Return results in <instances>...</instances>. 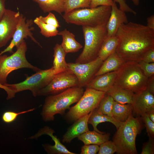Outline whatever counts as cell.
Instances as JSON below:
<instances>
[{
    "mask_svg": "<svg viewBox=\"0 0 154 154\" xmlns=\"http://www.w3.org/2000/svg\"><path fill=\"white\" fill-rule=\"evenodd\" d=\"M0 88L4 89L7 92V99L13 98L15 97L16 93L9 87L0 83Z\"/></svg>",
    "mask_w": 154,
    "mask_h": 154,
    "instance_id": "obj_42",
    "label": "cell"
},
{
    "mask_svg": "<svg viewBox=\"0 0 154 154\" xmlns=\"http://www.w3.org/2000/svg\"><path fill=\"white\" fill-rule=\"evenodd\" d=\"M35 109V108H33L19 112L11 111H6L3 113L2 116V119L5 123H10L14 121L19 115L32 111Z\"/></svg>",
    "mask_w": 154,
    "mask_h": 154,
    "instance_id": "obj_32",
    "label": "cell"
},
{
    "mask_svg": "<svg viewBox=\"0 0 154 154\" xmlns=\"http://www.w3.org/2000/svg\"><path fill=\"white\" fill-rule=\"evenodd\" d=\"M148 78L137 62L127 61L117 71L114 84L137 94L146 90Z\"/></svg>",
    "mask_w": 154,
    "mask_h": 154,
    "instance_id": "obj_5",
    "label": "cell"
},
{
    "mask_svg": "<svg viewBox=\"0 0 154 154\" xmlns=\"http://www.w3.org/2000/svg\"><path fill=\"white\" fill-rule=\"evenodd\" d=\"M44 13L54 11L61 14L64 12V0H33Z\"/></svg>",
    "mask_w": 154,
    "mask_h": 154,
    "instance_id": "obj_27",
    "label": "cell"
},
{
    "mask_svg": "<svg viewBox=\"0 0 154 154\" xmlns=\"http://www.w3.org/2000/svg\"><path fill=\"white\" fill-rule=\"evenodd\" d=\"M114 2L113 0H90L89 8H95L100 6H111Z\"/></svg>",
    "mask_w": 154,
    "mask_h": 154,
    "instance_id": "obj_38",
    "label": "cell"
},
{
    "mask_svg": "<svg viewBox=\"0 0 154 154\" xmlns=\"http://www.w3.org/2000/svg\"><path fill=\"white\" fill-rule=\"evenodd\" d=\"M117 71L95 76L86 87L107 92L114 85Z\"/></svg>",
    "mask_w": 154,
    "mask_h": 154,
    "instance_id": "obj_18",
    "label": "cell"
},
{
    "mask_svg": "<svg viewBox=\"0 0 154 154\" xmlns=\"http://www.w3.org/2000/svg\"><path fill=\"white\" fill-rule=\"evenodd\" d=\"M138 63L141 69L147 78L154 75V62L147 63L142 60Z\"/></svg>",
    "mask_w": 154,
    "mask_h": 154,
    "instance_id": "obj_34",
    "label": "cell"
},
{
    "mask_svg": "<svg viewBox=\"0 0 154 154\" xmlns=\"http://www.w3.org/2000/svg\"><path fill=\"white\" fill-rule=\"evenodd\" d=\"M53 68L56 74L68 70L65 61L66 54L60 44L57 43L53 48Z\"/></svg>",
    "mask_w": 154,
    "mask_h": 154,
    "instance_id": "obj_25",
    "label": "cell"
},
{
    "mask_svg": "<svg viewBox=\"0 0 154 154\" xmlns=\"http://www.w3.org/2000/svg\"><path fill=\"white\" fill-rule=\"evenodd\" d=\"M118 44V40L116 35L107 37L102 45L98 57L104 61L109 56L115 52Z\"/></svg>",
    "mask_w": 154,
    "mask_h": 154,
    "instance_id": "obj_26",
    "label": "cell"
},
{
    "mask_svg": "<svg viewBox=\"0 0 154 154\" xmlns=\"http://www.w3.org/2000/svg\"><path fill=\"white\" fill-rule=\"evenodd\" d=\"M91 113L92 112L75 121L63 135V142L70 143L74 139L89 130L88 120Z\"/></svg>",
    "mask_w": 154,
    "mask_h": 154,
    "instance_id": "obj_17",
    "label": "cell"
},
{
    "mask_svg": "<svg viewBox=\"0 0 154 154\" xmlns=\"http://www.w3.org/2000/svg\"><path fill=\"white\" fill-rule=\"evenodd\" d=\"M38 18L44 23L50 25L57 28L60 27L59 23L54 15L51 12L46 16H40Z\"/></svg>",
    "mask_w": 154,
    "mask_h": 154,
    "instance_id": "obj_35",
    "label": "cell"
},
{
    "mask_svg": "<svg viewBox=\"0 0 154 154\" xmlns=\"http://www.w3.org/2000/svg\"><path fill=\"white\" fill-rule=\"evenodd\" d=\"M100 147L95 144L84 145L81 149V154H96L98 152Z\"/></svg>",
    "mask_w": 154,
    "mask_h": 154,
    "instance_id": "obj_37",
    "label": "cell"
},
{
    "mask_svg": "<svg viewBox=\"0 0 154 154\" xmlns=\"http://www.w3.org/2000/svg\"><path fill=\"white\" fill-rule=\"evenodd\" d=\"M141 154H154V143L153 138L149 137L148 141L143 145Z\"/></svg>",
    "mask_w": 154,
    "mask_h": 154,
    "instance_id": "obj_36",
    "label": "cell"
},
{
    "mask_svg": "<svg viewBox=\"0 0 154 154\" xmlns=\"http://www.w3.org/2000/svg\"><path fill=\"white\" fill-rule=\"evenodd\" d=\"M110 135L109 133L102 134L94 130L93 131L89 130L78 136V138L84 145L95 144L100 146L109 140Z\"/></svg>",
    "mask_w": 154,
    "mask_h": 154,
    "instance_id": "obj_23",
    "label": "cell"
},
{
    "mask_svg": "<svg viewBox=\"0 0 154 154\" xmlns=\"http://www.w3.org/2000/svg\"><path fill=\"white\" fill-rule=\"evenodd\" d=\"M133 108L131 104H121L114 101L112 111V116L121 122H125L133 115Z\"/></svg>",
    "mask_w": 154,
    "mask_h": 154,
    "instance_id": "obj_24",
    "label": "cell"
},
{
    "mask_svg": "<svg viewBox=\"0 0 154 154\" xmlns=\"http://www.w3.org/2000/svg\"><path fill=\"white\" fill-rule=\"evenodd\" d=\"M149 118L154 122V110L147 113Z\"/></svg>",
    "mask_w": 154,
    "mask_h": 154,
    "instance_id": "obj_45",
    "label": "cell"
},
{
    "mask_svg": "<svg viewBox=\"0 0 154 154\" xmlns=\"http://www.w3.org/2000/svg\"><path fill=\"white\" fill-rule=\"evenodd\" d=\"M75 87H78V79L68 70L56 74L46 86L39 91L37 96L55 95Z\"/></svg>",
    "mask_w": 154,
    "mask_h": 154,
    "instance_id": "obj_10",
    "label": "cell"
},
{
    "mask_svg": "<svg viewBox=\"0 0 154 154\" xmlns=\"http://www.w3.org/2000/svg\"><path fill=\"white\" fill-rule=\"evenodd\" d=\"M142 60L147 63L154 62V48L150 49L145 53Z\"/></svg>",
    "mask_w": 154,
    "mask_h": 154,
    "instance_id": "obj_40",
    "label": "cell"
},
{
    "mask_svg": "<svg viewBox=\"0 0 154 154\" xmlns=\"http://www.w3.org/2000/svg\"><path fill=\"white\" fill-rule=\"evenodd\" d=\"M84 92L83 88L75 87L46 98L41 115L45 121H53L56 114H64L72 104L77 102Z\"/></svg>",
    "mask_w": 154,
    "mask_h": 154,
    "instance_id": "obj_2",
    "label": "cell"
},
{
    "mask_svg": "<svg viewBox=\"0 0 154 154\" xmlns=\"http://www.w3.org/2000/svg\"><path fill=\"white\" fill-rule=\"evenodd\" d=\"M134 113L137 116H141L154 110V94L145 90L135 94L131 104Z\"/></svg>",
    "mask_w": 154,
    "mask_h": 154,
    "instance_id": "obj_14",
    "label": "cell"
},
{
    "mask_svg": "<svg viewBox=\"0 0 154 154\" xmlns=\"http://www.w3.org/2000/svg\"><path fill=\"white\" fill-rule=\"evenodd\" d=\"M111 7L110 15L106 25L108 37L116 35L120 26L129 22L125 12L118 8L116 3Z\"/></svg>",
    "mask_w": 154,
    "mask_h": 154,
    "instance_id": "obj_15",
    "label": "cell"
},
{
    "mask_svg": "<svg viewBox=\"0 0 154 154\" xmlns=\"http://www.w3.org/2000/svg\"><path fill=\"white\" fill-rule=\"evenodd\" d=\"M105 122L111 123L115 126L117 129L123 123L117 121L112 116L102 114L96 108L92 112L88 120V124L92 125L94 130L100 133L104 134L105 133L99 131L97 129V126L99 124Z\"/></svg>",
    "mask_w": 154,
    "mask_h": 154,
    "instance_id": "obj_22",
    "label": "cell"
},
{
    "mask_svg": "<svg viewBox=\"0 0 154 154\" xmlns=\"http://www.w3.org/2000/svg\"><path fill=\"white\" fill-rule=\"evenodd\" d=\"M99 147L98 154H113L117 151L115 145L111 141L105 142L100 145Z\"/></svg>",
    "mask_w": 154,
    "mask_h": 154,
    "instance_id": "obj_31",
    "label": "cell"
},
{
    "mask_svg": "<svg viewBox=\"0 0 154 154\" xmlns=\"http://www.w3.org/2000/svg\"><path fill=\"white\" fill-rule=\"evenodd\" d=\"M147 25L148 27L154 31V15H153L147 18Z\"/></svg>",
    "mask_w": 154,
    "mask_h": 154,
    "instance_id": "obj_43",
    "label": "cell"
},
{
    "mask_svg": "<svg viewBox=\"0 0 154 154\" xmlns=\"http://www.w3.org/2000/svg\"><path fill=\"white\" fill-rule=\"evenodd\" d=\"M103 61L98 57L95 60L87 63H67V66L68 70L76 77L78 87L83 88L95 77Z\"/></svg>",
    "mask_w": 154,
    "mask_h": 154,
    "instance_id": "obj_11",
    "label": "cell"
},
{
    "mask_svg": "<svg viewBox=\"0 0 154 154\" xmlns=\"http://www.w3.org/2000/svg\"><path fill=\"white\" fill-rule=\"evenodd\" d=\"M34 24L32 19H26L25 16L21 14L19 20L16 30L9 46L0 53V55L4 53L13 52L15 47H17L24 40L29 37L35 43L41 46L40 43L33 36L32 31L34 29L33 25Z\"/></svg>",
    "mask_w": 154,
    "mask_h": 154,
    "instance_id": "obj_12",
    "label": "cell"
},
{
    "mask_svg": "<svg viewBox=\"0 0 154 154\" xmlns=\"http://www.w3.org/2000/svg\"><path fill=\"white\" fill-rule=\"evenodd\" d=\"M90 0H64V12L67 13L74 9L89 8Z\"/></svg>",
    "mask_w": 154,
    "mask_h": 154,
    "instance_id": "obj_29",
    "label": "cell"
},
{
    "mask_svg": "<svg viewBox=\"0 0 154 154\" xmlns=\"http://www.w3.org/2000/svg\"><path fill=\"white\" fill-rule=\"evenodd\" d=\"M5 0H0V20L2 18L6 9Z\"/></svg>",
    "mask_w": 154,
    "mask_h": 154,
    "instance_id": "obj_44",
    "label": "cell"
},
{
    "mask_svg": "<svg viewBox=\"0 0 154 154\" xmlns=\"http://www.w3.org/2000/svg\"><path fill=\"white\" fill-rule=\"evenodd\" d=\"M133 4L136 5L138 6L139 4V0H131Z\"/></svg>",
    "mask_w": 154,
    "mask_h": 154,
    "instance_id": "obj_46",
    "label": "cell"
},
{
    "mask_svg": "<svg viewBox=\"0 0 154 154\" xmlns=\"http://www.w3.org/2000/svg\"><path fill=\"white\" fill-rule=\"evenodd\" d=\"M116 36L118 44L115 53L126 62L142 60L148 50L154 48V31L132 22L122 24Z\"/></svg>",
    "mask_w": 154,
    "mask_h": 154,
    "instance_id": "obj_1",
    "label": "cell"
},
{
    "mask_svg": "<svg viewBox=\"0 0 154 154\" xmlns=\"http://www.w3.org/2000/svg\"><path fill=\"white\" fill-rule=\"evenodd\" d=\"M115 3L119 4V9L125 12H129L136 15L137 13L131 8L126 3L125 0H113Z\"/></svg>",
    "mask_w": 154,
    "mask_h": 154,
    "instance_id": "obj_39",
    "label": "cell"
},
{
    "mask_svg": "<svg viewBox=\"0 0 154 154\" xmlns=\"http://www.w3.org/2000/svg\"><path fill=\"white\" fill-rule=\"evenodd\" d=\"M106 92L89 88L74 106L70 108L66 115L68 121H75L96 108Z\"/></svg>",
    "mask_w": 154,
    "mask_h": 154,
    "instance_id": "obj_8",
    "label": "cell"
},
{
    "mask_svg": "<svg viewBox=\"0 0 154 154\" xmlns=\"http://www.w3.org/2000/svg\"><path fill=\"white\" fill-rule=\"evenodd\" d=\"M111 96L114 101L121 104H132L135 94L133 92L115 85L106 92Z\"/></svg>",
    "mask_w": 154,
    "mask_h": 154,
    "instance_id": "obj_19",
    "label": "cell"
},
{
    "mask_svg": "<svg viewBox=\"0 0 154 154\" xmlns=\"http://www.w3.org/2000/svg\"><path fill=\"white\" fill-rule=\"evenodd\" d=\"M146 90L154 94V75L148 78Z\"/></svg>",
    "mask_w": 154,
    "mask_h": 154,
    "instance_id": "obj_41",
    "label": "cell"
},
{
    "mask_svg": "<svg viewBox=\"0 0 154 154\" xmlns=\"http://www.w3.org/2000/svg\"><path fill=\"white\" fill-rule=\"evenodd\" d=\"M143 123L140 117H135L132 115L117 129L112 141L116 147L117 153H137L136 138L143 129Z\"/></svg>",
    "mask_w": 154,
    "mask_h": 154,
    "instance_id": "obj_3",
    "label": "cell"
},
{
    "mask_svg": "<svg viewBox=\"0 0 154 154\" xmlns=\"http://www.w3.org/2000/svg\"><path fill=\"white\" fill-rule=\"evenodd\" d=\"M56 74L52 66L48 69L40 70L21 82L15 84L6 83L5 85L9 87L16 93L30 90L33 95L36 96L39 91L46 86Z\"/></svg>",
    "mask_w": 154,
    "mask_h": 154,
    "instance_id": "obj_9",
    "label": "cell"
},
{
    "mask_svg": "<svg viewBox=\"0 0 154 154\" xmlns=\"http://www.w3.org/2000/svg\"><path fill=\"white\" fill-rule=\"evenodd\" d=\"M21 13L6 9L0 20V48L6 45L12 38L16 30Z\"/></svg>",
    "mask_w": 154,
    "mask_h": 154,
    "instance_id": "obj_13",
    "label": "cell"
},
{
    "mask_svg": "<svg viewBox=\"0 0 154 154\" xmlns=\"http://www.w3.org/2000/svg\"><path fill=\"white\" fill-rule=\"evenodd\" d=\"M125 62L115 52L103 61L95 76L107 73L117 71Z\"/></svg>",
    "mask_w": 154,
    "mask_h": 154,
    "instance_id": "obj_20",
    "label": "cell"
},
{
    "mask_svg": "<svg viewBox=\"0 0 154 154\" xmlns=\"http://www.w3.org/2000/svg\"><path fill=\"white\" fill-rule=\"evenodd\" d=\"M33 22L40 29L41 34L45 37H49L58 35L59 31L57 28L44 23L40 20L38 17L33 20Z\"/></svg>",
    "mask_w": 154,
    "mask_h": 154,
    "instance_id": "obj_28",
    "label": "cell"
},
{
    "mask_svg": "<svg viewBox=\"0 0 154 154\" xmlns=\"http://www.w3.org/2000/svg\"><path fill=\"white\" fill-rule=\"evenodd\" d=\"M62 36L61 45L66 54L78 51L83 46L75 39V35L66 29L59 32L58 35Z\"/></svg>",
    "mask_w": 154,
    "mask_h": 154,
    "instance_id": "obj_21",
    "label": "cell"
},
{
    "mask_svg": "<svg viewBox=\"0 0 154 154\" xmlns=\"http://www.w3.org/2000/svg\"><path fill=\"white\" fill-rule=\"evenodd\" d=\"M140 117L144 124L149 137L154 138V122L149 118L147 113L144 114Z\"/></svg>",
    "mask_w": 154,
    "mask_h": 154,
    "instance_id": "obj_33",
    "label": "cell"
},
{
    "mask_svg": "<svg viewBox=\"0 0 154 154\" xmlns=\"http://www.w3.org/2000/svg\"><path fill=\"white\" fill-rule=\"evenodd\" d=\"M114 101L111 96L106 94L96 108L102 114L112 116V111Z\"/></svg>",
    "mask_w": 154,
    "mask_h": 154,
    "instance_id": "obj_30",
    "label": "cell"
},
{
    "mask_svg": "<svg viewBox=\"0 0 154 154\" xmlns=\"http://www.w3.org/2000/svg\"><path fill=\"white\" fill-rule=\"evenodd\" d=\"M54 131L48 126H45L41 129L33 136L30 137L31 139H37L43 135H48L54 142V145H51L49 144L44 145L46 151L48 153L54 154H75V153L69 151L60 142V139L53 134Z\"/></svg>",
    "mask_w": 154,
    "mask_h": 154,
    "instance_id": "obj_16",
    "label": "cell"
},
{
    "mask_svg": "<svg viewBox=\"0 0 154 154\" xmlns=\"http://www.w3.org/2000/svg\"><path fill=\"white\" fill-rule=\"evenodd\" d=\"M111 10V6H107L78 9L64 13L62 17L65 21L68 23L96 27L106 25Z\"/></svg>",
    "mask_w": 154,
    "mask_h": 154,
    "instance_id": "obj_4",
    "label": "cell"
},
{
    "mask_svg": "<svg viewBox=\"0 0 154 154\" xmlns=\"http://www.w3.org/2000/svg\"><path fill=\"white\" fill-rule=\"evenodd\" d=\"M84 45L75 62L87 63L97 58L102 45L107 37L106 25L92 27L82 26Z\"/></svg>",
    "mask_w": 154,
    "mask_h": 154,
    "instance_id": "obj_6",
    "label": "cell"
},
{
    "mask_svg": "<svg viewBox=\"0 0 154 154\" xmlns=\"http://www.w3.org/2000/svg\"><path fill=\"white\" fill-rule=\"evenodd\" d=\"M27 47L24 40L17 47L16 51L8 56L0 55V83L4 85L7 83V78L9 74L13 71L26 68L37 72L40 69L29 63L26 57Z\"/></svg>",
    "mask_w": 154,
    "mask_h": 154,
    "instance_id": "obj_7",
    "label": "cell"
}]
</instances>
